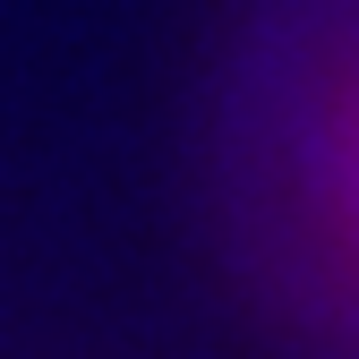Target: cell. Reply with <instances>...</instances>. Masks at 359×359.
<instances>
[{
    "label": "cell",
    "mask_w": 359,
    "mask_h": 359,
    "mask_svg": "<svg viewBox=\"0 0 359 359\" xmlns=\"http://www.w3.org/2000/svg\"><path fill=\"white\" fill-rule=\"evenodd\" d=\"M291 146H299V189L325 214V240L359 274V0H334V26L291 103Z\"/></svg>",
    "instance_id": "obj_1"
}]
</instances>
